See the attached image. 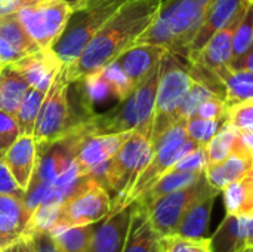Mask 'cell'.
<instances>
[{"instance_id": "cell-25", "label": "cell", "mask_w": 253, "mask_h": 252, "mask_svg": "<svg viewBox=\"0 0 253 252\" xmlns=\"http://www.w3.org/2000/svg\"><path fill=\"white\" fill-rule=\"evenodd\" d=\"M28 89L27 80L10 64L3 65L0 73V110L15 114Z\"/></svg>"}, {"instance_id": "cell-46", "label": "cell", "mask_w": 253, "mask_h": 252, "mask_svg": "<svg viewBox=\"0 0 253 252\" xmlns=\"http://www.w3.org/2000/svg\"><path fill=\"white\" fill-rule=\"evenodd\" d=\"M239 140L242 141V144L253 154V128L239 129Z\"/></svg>"}, {"instance_id": "cell-29", "label": "cell", "mask_w": 253, "mask_h": 252, "mask_svg": "<svg viewBox=\"0 0 253 252\" xmlns=\"http://www.w3.org/2000/svg\"><path fill=\"white\" fill-rule=\"evenodd\" d=\"M46 94H47V91L33 88V86H30V89L27 91L22 102L19 104V107L15 113L21 135H33L34 134L39 113H40V108H42Z\"/></svg>"}, {"instance_id": "cell-33", "label": "cell", "mask_w": 253, "mask_h": 252, "mask_svg": "<svg viewBox=\"0 0 253 252\" xmlns=\"http://www.w3.org/2000/svg\"><path fill=\"white\" fill-rule=\"evenodd\" d=\"M160 252H213L211 238H187L179 235H169L159 238Z\"/></svg>"}, {"instance_id": "cell-16", "label": "cell", "mask_w": 253, "mask_h": 252, "mask_svg": "<svg viewBox=\"0 0 253 252\" xmlns=\"http://www.w3.org/2000/svg\"><path fill=\"white\" fill-rule=\"evenodd\" d=\"M253 169V154L242 144L237 137L231 154L218 163H209L205 168L208 183L216 190L222 192L231 183L243 178Z\"/></svg>"}, {"instance_id": "cell-23", "label": "cell", "mask_w": 253, "mask_h": 252, "mask_svg": "<svg viewBox=\"0 0 253 252\" xmlns=\"http://www.w3.org/2000/svg\"><path fill=\"white\" fill-rule=\"evenodd\" d=\"M157 242L159 235L154 232L147 214L132 203L130 226L122 252H153Z\"/></svg>"}, {"instance_id": "cell-12", "label": "cell", "mask_w": 253, "mask_h": 252, "mask_svg": "<svg viewBox=\"0 0 253 252\" xmlns=\"http://www.w3.org/2000/svg\"><path fill=\"white\" fill-rule=\"evenodd\" d=\"M211 190H215V189L208 183V180L203 174L196 183H193L184 189H179L176 192H172L166 196H162L154 203H151L148 208H145V209L141 208V209L147 214V217H148L154 232L159 235V238L169 236L173 233L175 227L181 221L185 211L199 198H202L203 195H206Z\"/></svg>"}, {"instance_id": "cell-50", "label": "cell", "mask_w": 253, "mask_h": 252, "mask_svg": "<svg viewBox=\"0 0 253 252\" xmlns=\"http://www.w3.org/2000/svg\"><path fill=\"white\" fill-rule=\"evenodd\" d=\"M153 252H160V251H159V244H157V245L154 247V250H153Z\"/></svg>"}, {"instance_id": "cell-52", "label": "cell", "mask_w": 253, "mask_h": 252, "mask_svg": "<svg viewBox=\"0 0 253 252\" xmlns=\"http://www.w3.org/2000/svg\"><path fill=\"white\" fill-rule=\"evenodd\" d=\"M251 247H253V241H252V244H251Z\"/></svg>"}, {"instance_id": "cell-39", "label": "cell", "mask_w": 253, "mask_h": 252, "mask_svg": "<svg viewBox=\"0 0 253 252\" xmlns=\"http://www.w3.org/2000/svg\"><path fill=\"white\" fill-rule=\"evenodd\" d=\"M196 116L209 120H227V104L222 98L213 95L199 107Z\"/></svg>"}, {"instance_id": "cell-2", "label": "cell", "mask_w": 253, "mask_h": 252, "mask_svg": "<svg viewBox=\"0 0 253 252\" xmlns=\"http://www.w3.org/2000/svg\"><path fill=\"white\" fill-rule=\"evenodd\" d=\"M213 0H163L159 13L136 43L159 45L188 58L190 46Z\"/></svg>"}, {"instance_id": "cell-54", "label": "cell", "mask_w": 253, "mask_h": 252, "mask_svg": "<svg viewBox=\"0 0 253 252\" xmlns=\"http://www.w3.org/2000/svg\"><path fill=\"white\" fill-rule=\"evenodd\" d=\"M252 172H253V169H252Z\"/></svg>"}, {"instance_id": "cell-53", "label": "cell", "mask_w": 253, "mask_h": 252, "mask_svg": "<svg viewBox=\"0 0 253 252\" xmlns=\"http://www.w3.org/2000/svg\"><path fill=\"white\" fill-rule=\"evenodd\" d=\"M0 65H3V64H0Z\"/></svg>"}, {"instance_id": "cell-10", "label": "cell", "mask_w": 253, "mask_h": 252, "mask_svg": "<svg viewBox=\"0 0 253 252\" xmlns=\"http://www.w3.org/2000/svg\"><path fill=\"white\" fill-rule=\"evenodd\" d=\"M74 6L64 0H42L25 4L16 15L42 49H52L65 31Z\"/></svg>"}, {"instance_id": "cell-41", "label": "cell", "mask_w": 253, "mask_h": 252, "mask_svg": "<svg viewBox=\"0 0 253 252\" xmlns=\"http://www.w3.org/2000/svg\"><path fill=\"white\" fill-rule=\"evenodd\" d=\"M19 135L21 132L15 114L0 110V138H3L7 144H12Z\"/></svg>"}, {"instance_id": "cell-4", "label": "cell", "mask_w": 253, "mask_h": 252, "mask_svg": "<svg viewBox=\"0 0 253 252\" xmlns=\"http://www.w3.org/2000/svg\"><path fill=\"white\" fill-rule=\"evenodd\" d=\"M154 153V143L150 131L135 129L120 150L102 166L90 174L114 193L113 211L122 209L123 201L135 184L139 174L148 165Z\"/></svg>"}, {"instance_id": "cell-5", "label": "cell", "mask_w": 253, "mask_h": 252, "mask_svg": "<svg viewBox=\"0 0 253 252\" xmlns=\"http://www.w3.org/2000/svg\"><path fill=\"white\" fill-rule=\"evenodd\" d=\"M126 0H79L68 25L53 50L64 64L74 62L84 50L92 37L105 25V22L120 9Z\"/></svg>"}, {"instance_id": "cell-18", "label": "cell", "mask_w": 253, "mask_h": 252, "mask_svg": "<svg viewBox=\"0 0 253 252\" xmlns=\"http://www.w3.org/2000/svg\"><path fill=\"white\" fill-rule=\"evenodd\" d=\"M132 205L110 212L104 221L95 227L89 252H122L130 226Z\"/></svg>"}, {"instance_id": "cell-30", "label": "cell", "mask_w": 253, "mask_h": 252, "mask_svg": "<svg viewBox=\"0 0 253 252\" xmlns=\"http://www.w3.org/2000/svg\"><path fill=\"white\" fill-rule=\"evenodd\" d=\"M62 199L64 198L53 195L49 199L39 203L31 212V217H30V221L24 235H33L37 232H52L59 217Z\"/></svg>"}, {"instance_id": "cell-7", "label": "cell", "mask_w": 253, "mask_h": 252, "mask_svg": "<svg viewBox=\"0 0 253 252\" xmlns=\"http://www.w3.org/2000/svg\"><path fill=\"white\" fill-rule=\"evenodd\" d=\"M185 123L187 120L175 122L168 131H165L154 141L153 157L148 162V165L144 168V171L139 174L132 189L129 190L127 196L123 201L122 208L132 205L147 189H150L166 172H169L179 159H182L187 153L199 147L194 141L188 140Z\"/></svg>"}, {"instance_id": "cell-47", "label": "cell", "mask_w": 253, "mask_h": 252, "mask_svg": "<svg viewBox=\"0 0 253 252\" xmlns=\"http://www.w3.org/2000/svg\"><path fill=\"white\" fill-rule=\"evenodd\" d=\"M37 1H42V0H16V10L19 7H22V6H25V4H31V3H37ZM64 1H70L73 4H76L79 0H64Z\"/></svg>"}, {"instance_id": "cell-15", "label": "cell", "mask_w": 253, "mask_h": 252, "mask_svg": "<svg viewBox=\"0 0 253 252\" xmlns=\"http://www.w3.org/2000/svg\"><path fill=\"white\" fill-rule=\"evenodd\" d=\"M18 186L27 193L39 168V146L33 135H19L3 154ZM27 196V195H25Z\"/></svg>"}, {"instance_id": "cell-38", "label": "cell", "mask_w": 253, "mask_h": 252, "mask_svg": "<svg viewBox=\"0 0 253 252\" xmlns=\"http://www.w3.org/2000/svg\"><path fill=\"white\" fill-rule=\"evenodd\" d=\"M227 122L233 123L239 129L253 128V101L227 107Z\"/></svg>"}, {"instance_id": "cell-49", "label": "cell", "mask_w": 253, "mask_h": 252, "mask_svg": "<svg viewBox=\"0 0 253 252\" xmlns=\"http://www.w3.org/2000/svg\"><path fill=\"white\" fill-rule=\"evenodd\" d=\"M242 252H253V247H248V248H245Z\"/></svg>"}, {"instance_id": "cell-9", "label": "cell", "mask_w": 253, "mask_h": 252, "mask_svg": "<svg viewBox=\"0 0 253 252\" xmlns=\"http://www.w3.org/2000/svg\"><path fill=\"white\" fill-rule=\"evenodd\" d=\"M70 79L67 74V65L59 70L50 89L47 91L39 119L34 129V140L37 141L39 151L44 147L61 143L73 129L70 125V104H68V91Z\"/></svg>"}, {"instance_id": "cell-20", "label": "cell", "mask_w": 253, "mask_h": 252, "mask_svg": "<svg viewBox=\"0 0 253 252\" xmlns=\"http://www.w3.org/2000/svg\"><path fill=\"white\" fill-rule=\"evenodd\" d=\"M166 52L168 50L159 45L136 43L125 50L116 61L120 64L133 85L138 86L157 65H160Z\"/></svg>"}, {"instance_id": "cell-1", "label": "cell", "mask_w": 253, "mask_h": 252, "mask_svg": "<svg viewBox=\"0 0 253 252\" xmlns=\"http://www.w3.org/2000/svg\"><path fill=\"white\" fill-rule=\"evenodd\" d=\"M163 0H126L92 37L80 56L67 65L71 83L116 61L132 48L156 19Z\"/></svg>"}, {"instance_id": "cell-27", "label": "cell", "mask_w": 253, "mask_h": 252, "mask_svg": "<svg viewBox=\"0 0 253 252\" xmlns=\"http://www.w3.org/2000/svg\"><path fill=\"white\" fill-rule=\"evenodd\" d=\"M0 37L9 42L15 49H18L24 55L42 49L36 43V40L30 36L27 28L22 25L16 12L4 13L0 16Z\"/></svg>"}, {"instance_id": "cell-24", "label": "cell", "mask_w": 253, "mask_h": 252, "mask_svg": "<svg viewBox=\"0 0 253 252\" xmlns=\"http://www.w3.org/2000/svg\"><path fill=\"white\" fill-rule=\"evenodd\" d=\"M205 172H184V171H175L170 169L166 172L159 181H156L150 189H147L133 203L142 209L148 208L151 203H154L162 196H166L172 192H176L179 189H184L193 183H196Z\"/></svg>"}, {"instance_id": "cell-28", "label": "cell", "mask_w": 253, "mask_h": 252, "mask_svg": "<svg viewBox=\"0 0 253 252\" xmlns=\"http://www.w3.org/2000/svg\"><path fill=\"white\" fill-rule=\"evenodd\" d=\"M96 224L53 229L50 233L62 252H89Z\"/></svg>"}, {"instance_id": "cell-21", "label": "cell", "mask_w": 253, "mask_h": 252, "mask_svg": "<svg viewBox=\"0 0 253 252\" xmlns=\"http://www.w3.org/2000/svg\"><path fill=\"white\" fill-rule=\"evenodd\" d=\"M242 16H239L231 24H228L227 27L216 31L208 40V43L205 45V48L202 49V52L199 53V56L194 62H199L213 71H218V70L227 67L233 58V37H234L236 27H237L239 21L242 19ZM194 62H191V64H194Z\"/></svg>"}, {"instance_id": "cell-32", "label": "cell", "mask_w": 253, "mask_h": 252, "mask_svg": "<svg viewBox=\"0 0 253 252\" xmlns=\"http://www.w3.org/2000/svg\"><path fill=\"white\" fill-rule=\"evenodd\" d=\"M98 71L102 76V79L105 80V83L108 85L111 97L117 98V101H123L136 88L117 61L107 64L105 67L99 68Z\"/></svg>"}, {"instance_id": "cell-45", "label": "cell", "mask_w": 253, "mask_h": 252, "mask_svg": "<svg viewBox=\"0 0 253 252\" xmlns=\"http://www.w3.org/2000/svg\"><path fill=\"white\" fill-rule=\"evenodd\" d=\"M0 252H33L31 239H30V236L22 235L18 241H15L13 244H10L7 248L1 250Z\"/></svg>"}, {"instance_id": "cell-14", "label": "cell", "mask_w": 253, "mask_h": 252, "mask_svg": "<svg viewBox=\"0 0 253 252\" xmlns=\"http://www.w3.org/2000/svg\"><path fill=\"white\" fill-rule=\"evenodd\" d=\"M10 65L27 80L30 86L49 91L56 74L64 67V62L53 49H39L15 62H10Z\"/></svg>"}, {"instance_id": "cell-51", "label": "cell", "mask_w": 253, "mask_h": 252, "mask_svg": "<svg viewBox=\"0 0 253 252\" xmlns=\"http://www.w3.org/2000/svg\"><path fill=\"white\" fill-rule=\"evenodd\" d=\"M1 68H3V65H0V73H1Z\"/></svg>"}, {"instance_id": "cell-6", "label": "cell", "mask_w": 253, "mask_h": 252, "mask_svg": "<svg viewBox=\"0 0 253 252\" xmlns=\"http://www.w3.org/2000/svg\"><path fill=\"white\" fill-rule=\"evenodd\" d=\"M194 79L190 68H185L178 55L166 52L160 64V77L156 94V105L153 116V143L168 131L175 122H178V108L184 97L190 91Z\"/></svg>"}, {"instance_id": "cell-8", "label": "cell", "mask_w": 253, "mask_h": 252, "mask_svg": "<svg viewBox=\"0 0 253 252\" xmlns=\"http://www.w3.org/2000/svg\"><path fill=\"white\" fill-rule=\"evenodd\" d=\"M111 208L113 199L107 187L90 175L84 177L62 199L59 217L53 229L98 224L110 215Z\"/></svg>"}, {"instance_id": "cell-26", "label": "cell", "mask_w": 253, "mask_h": 252, "mask_svg": "<svg viewBox=\"0 0 253 252\" xmlns=\"http://www.w3.org/2000/svg\"><path fill=\"white\" fill-rule=\"evenodd\" d=\"M225 211L230 215H253V172L231 183L224 190Z\"/></svg>"}, {"instance_id": "cell-37", "label": "cell", "mask_w": 253, "mask_h": 252, "mask_svg": "<svg viewBox=\"0 0 253 252\" xmlns=\"http://www.w3.org/2000/svg\"><path fill=\"white\" fill-rule=\"evenodd\" d=\"M206 166H208L206 146H199L193 151L187 153L182 159H179L172 169L184 171V172H205Z\"/></svg>"}, {"instance_id": "cell-31", "label": "cell", "mask_w": 253, "mask_h": 252, "mask_svg": "<svg viewBox=\"0 0 253 252\" xmlns=\"http://www.w3.org/2000/svg\"><path fill=\"white\" fill-rule=\"evenodd\" d=\"M239 137V128H236L230 122H224L216 132V135L206 144V153H208V165L209 163H218L227 159L237 141Z\"/></svg>"}, {"instance_id": "cell-22", "label": "cell", "mask_w": 253, "mask_h": 252, "mask_svg": "<svg viewBox=\"0 0 253 252\" xmlns=\"http://www.w3.org/2000/svg\"><path fill=\"white\" fill-rule=\"evenodd\" d=\"M219 192L211 190L202 198H199L182 215L181 221L175 227L172 235L187 236V238H202L205 236L213 208V202Z\"/></svg>"}, {"instance_id": "cell-43", "label": "cell", "mask_w": 253, "mask_h": 252, "mask_svg": "<svg viewBox=\"0 0 253 252\" xmlns=\"http://www.w3.org/2000/svg\"><path fill=\"white\" fill-rule=\"evenodd\" d=\"M22 56H25L22 52H19L9 42H6L4 39L0 37V64H3V65L10 64V62L21 59Z\"/></svg>"}, {"instance_id": "cell-13", "label": "cell", "mask_w": 253, "mask_h": 252, "mask_svg": "<svg viewBox=\"0 0 253 252\" xmlns=\"http://www.w3.org/2000/svg\"><path fill=\"white\" fill-rule=\"evenodd\" d=\"M249 4V0H213L209 6L205 21L197 31L196 37L193 39V43L190 46L188 58L187 61L194 62L208 43V40L221 28L231 24L234 19L242 16Z\"/></svg>"}, {"instance_id": "cell-35", "label": "cell", "mask_w": 253, "mask_h": 252, "mask_svg": "<svg viewBox=\"0 0 253 252\" xmlns=\"http://www.w3.org/2000/svg\"><path fill=\"white\" fill-rule=\"evenodd\" d=\"M224 122L225 120H209L202 119L199 116H193L185 123L187 137L197 146H206L216 135Z\"/></svg>"}, {"instance_id": "cell-48", "label": "cell", "mask_w": 253, "mask_h": 252, "mask_svg": "<svg viewBox=\"0 0 253 252\" xmlns=\"http://www.w3.org/2000/svg\"><path fill=\"white\" fill-rule=\"evenodd\" d=\"M10 147V144H7L3 138H0V157H3V154L6 153V150Z\"/></svg>"}, {"instance_id": "cell-11", "label": "cell", "mask_w": 253, "mask_h": 252, "mask_svg": "<svg viewBox=\"0 0 253 252\" xmlns=\"http://www.w3.org/2000/svg\"><path fill=\"white\" fill-rule=\"evenodd\" d=\"M71 156L80 178L89 177L99 166L107 163L127 141L133 131L117 134H90L86 126L79 123L71 129Z\"/></svg>"}, {"instance_id": "cell-17", "label": "cell", "mask_w": 253, "mask_h": 252, "mask_svg": "<svg viewBox=\"0 0 253 252\" xmlns=\"http://www.w3.org/2000/svg\"><path fill=\"white\" fill-rule=\"evenodd\" d=\"M31 212L24 198L0 193V251L25 233Z\"/></svg>"}, {"instance_id": "cell-44", "label": "cell", "mask_w": 253, "mask_h": 252, "mask_svg": "<svg viewBox=\"0 0 253 252\" xmlns=\"http://www.w3.org/2000/svg\"><path fill=\"white\" fill-rule=\"evenodd\" d=\"M228 67L231 70H237V71H251V73H253V46L248 53H245L237 61L231 62Z\"/></svg>"}, {"instance_id": "cell-40", "label": "cell", "mask_w": 253, "mask_h": 252, "mask_svg": "<svg viewBox=\"0 0 253 252\" xmlns=\"http://www.w3.org/2000/svg\"><path fill=\"white\" fill-rule=\"evenodd\" d=\"M0 193L1 195H13L18 198H24L25 199V192L18 186L16 180L13 178L10 169L7 168L6 162L3 160V157H0Z\"/></svg>"}, {"instance_id": "cell-19", "label": "cell", "mask_w": 253, "mask_h": 252, "mask_svg": "<svg viewBox=\"0 0 253 252\" xmlns=\"http://www.w3.org/2000/svg\"><path fill=\"white\" fill-rule=\"evenodd\" d=\"M211 241L213 252H242L253 241V215L227 214Z\"/></svg>"}, {"instance_id": "cell-34", "label": "cell", "mask_w": 253, "mask_h": 252, "mask_svg": "<svg viewBox=\"0 0 253 252\" xmlns=\"http://www.w3.org/2000/svg\"><path fill=\"white\" fill-rule=\"evenodd\" d=\"M253 46V0H249V4L239 21L234 37H233V58L231 62L242 58L245 53H248ZM230 62V64H231ZM228 64V65H230Z\"/></svg>"}, {"instance_id": "cell-3", "label": "cell", "mask_w": 253, "mask_h": 252, "mask_svg": "<svg viewBox=\"0 0 253 252\" xmlns=\"http://www.w3.org/2000/svg\"><path fill=\"white\" fill-rule=\"evenodd\" d=\"M162 64V62H160ZM160 77V65H157L148 77H145L120 104L105 113H92L84 126L90 134H117L135 129L153 131V116L156 105V94Z\"/></svg>"}, {"instance_id": "cell-42", "label": "cell", "mask_w": 253, "mask_h": 252, "mask_svg": "<svg viewBox=\"0 0 253 252\" xmlns=\"http://www.w3.org/2000/svg\"><path fill=\"white\" fill-rule=\"evenodd\" d=\"M27 236H30L31 239L33 252H62L56 245L50 232H37Z\"/></svg>"}, {"instance_id": "cell-36", "label": "cell", "mask_w": 253, "mask_h": 252, "mask_svg": "<svg viewBox=\"0 0 253 252\" xmlns=\"http://www.w3.org/2000/svg\"><path fill=\"white\" fill-rule=\"evenodd\" d=\"M215 94H212L206 86H203L202 83L196 82L191 85L190 91L187 92V95L184 97L182 102L179 104L178 108V120H188L190 117L196 116L199 107L209 100L211 97H213Z\"/></svg>"}]
</instances>
